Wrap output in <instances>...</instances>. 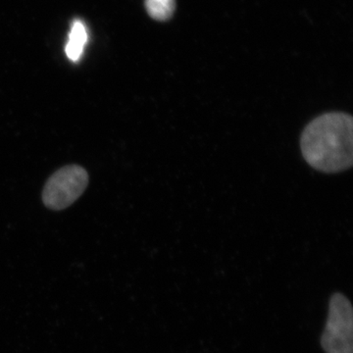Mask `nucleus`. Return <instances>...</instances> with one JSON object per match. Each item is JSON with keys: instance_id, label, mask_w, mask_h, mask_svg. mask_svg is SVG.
Returning <instances> with one entry per match:
<instances>
[{"instance_id": "1", "label": "nucleus", "mask_w": 353, "mask_h": 353, "mask_svg": "<svg viewBox=\"0 0 353 353\" xmlns=\"http://www.w3.org/2000/svg\"><path fill=\"white\" fill-rule=\"evenodd\" d=\"M352 117L345 112L318 116L304 128L301 148L305 161L316 170L339 173L352 167Z\"/></svg>"}, {"instance_id": "2", "label": "nucleus", "mask_w": 353, "mask_h": 353, "mask_svg": "<svg viewBox=\"0 0 353 353\" xmlns=\"http://www.w3.org/2000/svg\"><path fill=\"white\" fill-rule=\"evenodd\" d=\"M88 179L87 170L79 165H68L59 169L44 185V205L55 211L69 208L85 192Z\"/></svg>"}, {"instance_id": "3", "label": "nucleus", "mask_w": 353, "mask_h": 353, "mask_svg": "<svg viewBox=\"0 0 353 353\" xmlns=\"http://www.w3.org/2000/svg\"><path fill=\"white\" fill-rule=\"evenodd\" d=\"M321 343L327 353L353 352L352 306L343 294L332 296Z\"/></svg>"}, {"instance_id": "4", "label": "nucleus", "mask_w": 353, "mask_h": 353, "mask_svg": "<svg viewBox=\"0 0 353 353\" xmlns=\"http://www.w3.org/2000/svg\"><path fill=\"white\" fill-rule=\"evenodd\" d=\"M88 41L87 26L81 19L72 22L68 41L65 46V53L72 62H79L82 58L83 51Z\"/></svg>"}, {"instance_id": "5", "label": "nucleus", "mask_w": 353, "mask_h": 353, "mask_svg": "<svg viewBox=\"0 0 353 353\" xmlns=\"http://www.w3.org/2000/svg\"><path fill=\"white\" fill-rule=\"evenodd\" d=\"M175 0H145V8L152 19L167 21L175 11Z\"/></svg>"}]
</instances>
